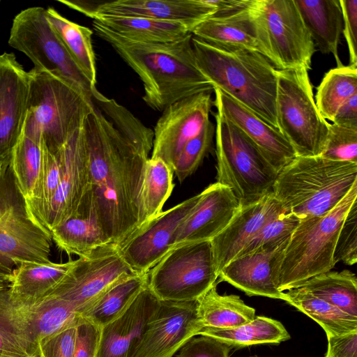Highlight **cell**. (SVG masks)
Instances as JSON below:
<instances>
[{"label": "cell", "mask_w": 357, "mask_h": 357, "mask_svg": "<svg viewBox=\"0 0 357 357\" xmlns=\"http://www.w3.org/2000/svg\"><path fill=\"white\" fill-rule=\"evenodd\" d=\"M75 260L66 263L23 262L9 277L8 291L14 301L34 303L49 296L70 271Z\"/></svg>", "instance_id": "26"}, {"label": "cell", "mask_w": 357, "mask_h": 357, "mask_svg": "<svg viewBox=\"0 0 357 357\" xmlns=\"http://www.w3.org/2000/svg\"><path fill=\"white\" fill-rule=\"evenodd\" d=\"M95 20L126 38L142 43H170L182 39L191 33L184 24L170 21L116 17H100Z\"/></svg>", "instance_id": "31"}, {"label": "cell", "mask_w": 357, "mask_h": 357, "mask_svg": "<svg viewBox=\"0 0 357 357\" xmlns=\"http://www.w3.org/2000/svg\"><path fill=\"white\" fill-rule=\"evenodd\" d=\"M198 198L199 194L162 211L118 245L123 259L135 273H148L172 249L177 228Z\"/></svg>", "instance_id": "17"}, {"label": "cell", "mask_w": 357, "mask_h": 357, "mask_svg": "<svg viewBox=\"0 0 357 357\" xmlns=\"http://www.w3.org/2000/svg\"><path fill=\"white\" fill-rule=\"evenodd\" d=\"M332 123L357 127V93L339 107Z\"/></svg>", "instance_id": "50"}, {"label": "cell", "mask_w": 357, "mask_h": 357, "mask_svg": "<svg viewBox=\"0 0 357 357\" xmlns=\"http://www.w3.org/2000/svg\"><path fill=\"white\" fill-rule=\"evenodd\" d=\"M315 47L323 54H332L337 67L343 66L338 45L343 30L340 0H294Z\"/></svg>", "instance_id": "27"}, {"label": "cell", "mask_w": 357, "mask_h": 357, "mask_svg": "<svg viewBox=\"0 0 357 357\" xmlns=\"http://www.w3.org/2000/svg\"><path fill=\"white\" fill-rule=\"evenodd\" d=\"M252 357H258V356H252Z\"/></svg>", "instance_id": "53"}, {"label": "cell", "mask_w": 357, "mask_h": 357, "mask_svg": "<svg viewBox=\"0 0 357 357\" xmlns=\"http://www.w3.org/2000/svg\"><path fill=\"white\" fill-rule=\"evenodd\" d=\"M42 7H30L13 19L8 38L10 47L22 52L34 68L74 86L89 99L100 93L73 59L47 20Z\"/></svg>", "instance_id": "10"}, {"label": "cell", "mask_w": 357, "mask_h": 357, "mask_svg": "<svg viewBox=\"0 0 357 357\" xmlns=\"http://www.w3.org/2000/svg\"><path fill=\"white\" fill-rule=\"evenodd\" d=\"M212 104L211 92L204 91L167 107L153 130L151 158L161 159L173 170L175 161L184 146L210 121Z\"/></svg>", "instance_id": "16"}, {"label": "cell", "mask_w": 357, "mask_h": 357, "mask_svg": "<svg viewBox=\"0 0 357 357\" xmlns=\"http://www.w3.org/2000/svg\"><path fill=\"white\" fill-rule=\"evenodd\" d=\"M298 287L357 317V278L351 271L322 273L308 279Z\"/></svg>", "instance_id": "36"}, {"label": "cell", "mask_w": 357, "mask_h": 357, "mask_svg": "<svg viewBox=\"0 0 357 357\" xmlns=\"http://www.w3.org/2000/svg\"><path fill=\"white\" fill-rule=\"evenodd\" d=\"M217 113L242 131L278 173L296 157L289 142L276 129L218 89L213 88Z\"/></svg>", "instance_id": "23"}, {"label": "cell", "mask_w": 357, "mask_h": 357, "mask_svg": "<svg viewBox=\"0 0 357 357\" xmlns=\"http://www.w3.org/2000/svg\"><path fill=\"white\" fill-rule=\"evenodd\" d=\"M41 143L22 133L14 146L9 162L16 187L24 198L29 200L36 188L42 167Z\"/></svg>", "instance_id": "39"}, {"label": "cell", "mask_w": 357, "mask_h": 357, "mask_svg": "<svg viewBox=\"0 0 357 357\" xmlns=\"http://www.w3.org/2000/svg\"><path fill=\"white\" fill-rule=\"evenodd\" d=\"M101 328L82 318L77 326L75 347L73 357H96Z\"/></svg>", "instance_id": "46"}, {"label": "cell", "mask_w": 357, "mask_h": 357, "mask_svg": "<svg viewBox=\"0 0 357 357\" xmlns=\"http://www.w3.org/2000/svg\"><path fill=\"white\" fill-rule=\"evenodd\" d=\"M147 287L148 273L126 277L98 297L81 318L102 328L121 316Z\"/></svg>", "instance_id": "29"}, {"label": "cell", "mask_w": 357, "mask_h": 357, "mask_svg": "<svg viewBox=\"0 0 357 357\" xmlns=\"http://www.w3.org/2000/svg\"><path fill=\"white\" fill-rule=\"evenodd\" d=\"M231 190L217 182L199 194L189 214L177 228L172 249L185 243L211 241L241 208Z\"/></svg>", "instance_id": "22"}, {"label": "cell", "mask_w": 357, "mask_h": 357, "mask_svg": "<svg viewBox=\"0 0 357 357\" xmlns=\"http://www.w3.org/2000/svg\"><path fill=\"white\" fill-rule=\"evenodd\" d=\"M0 3H1V1H0Z\"/></svg>", "instance_id": "54"}, {"label": "cell", "mask_w": 357, "mask_h": 357, "mask_svg": "<svg viewBox=\"0 0 357 357\" xmlns=\"http://www.w3.org/2000/svg\"><path fill=\"white\" fill-rule=\"evenodd\" d=\"M135 273L123 259L118 245L108 243L79 257L49 295L70 303L80 315L105 291Z\"/></svg>", "instance_id": "13"}, {"label": "cell", "mask_w": 357, "mask_h": 357, "mask_svg": "<svg viewBox=\"0 0 357 357\" xmlns=\"http://www.w3.org/2000/svg\"><path fill=\"white\" fill-rule=\"evenodd\" d=\"M51 27L91 84L97 83L96 56L93 48V31L61 15L53 8L45 10Z\"/></svg>", "instance_id": "33"}, {"label": "cell", "mask_w": 357, "mask_h": 357, "mask_svg": "<svg viewBox=\"0 0 357 357\" xmlns=\"http://www.w3.org/2000/svg\"><path fill=\"white\" fill-rule=\"evenodd\" d=\"M77 326L67 328L42 340L38 346V357H73L77 336Z\"/></svg>", "instance_id": "44"}, {"label": "cell", "mask_w": 357, "mask_h": 357, "mask_svg": "<svg viewBox=\"0 0 357 357\" xmlns=\"http://www.w3.org/2000/svg\"><path fill=\"white\" fill-rule=\"evenodd\" d=\"M93 27L139 77L142 98L151 109L163 111L181 99L213 91L197 66L191 33L174 42L148 43L126 38L95 20Z\"/></svg>", "instance_id": "2"}, {"label": "cell", "mask_w": 357, "mask_h": 357, "mask_svg": "<svg viewBox=\"0 0 357 357\" xmlns=\"http://www.w3.org/2000/svg\"><path fill=\"white\" fill-rule=\"evenodd\" d=\"M52 238L29 217L9 167L0 180V268L12 272L23 262H50Z\"/></svg>", "instance_id": "12"}, {"label": "cell", "mask_w": 357, "mask_h": 357, "mask_svg": "<svg viewBox=\"0 0 357 357\" xmlns=\"http://www.w3.org/2000/svg\"><path fill=\"white\" fill-rule=\"evenodd\" d=\"M321 156L335 161L357 163V127L329 123Z\"/></svg>", "instance_id": "41"}, {"label": "cell", "mask_w": 357, "mask_h": 357, "mask_svg": "<svg viewBox=\"0 0 357 357\" xmlns=\"http://www.w3.org/2000/svg\"><path fill=\"white\" fill-rule=\"evenodd\" d=\"M0 307L32 357H38L42 340L77 325L81 319L66 301L47 296L34 303H18L10 298L8 287L0 290Z\"/></svg>", "instance_id": "15"}, {"label": "cell", "mask_w": 357, "mask_h": 357, "mask_svg": "<svg viewBox=\"0 0 357 357\" xmlns=\"http://www.w3.org/2000/svg\"><path fill=\"white\" fill-rule=\"evenodd\" d=\"M275 109L278 129L296 156L321 155L329 123L316 105L306 68L278 70Z\"/></svg>", "instance_id": "9"}, {"label": "cell", "mask_w": 357, "mask_h": 357, "mask_svg": "<svg viewBox=\"0 0 357 357\" xmlns=\"http://www.w3.org/2000/svg\"><path fill=\"white\" fill-rule=\"evenodd\" d=\"M211 241L185 243L171 249L148 272V287L160 301H198L214 284Z\"/></svg>", "instance_id": "11"}, {"label": "cell", "mask_w": 357, "mask_h": 357, "mask_svg": "<svg viewBox=\"0 0 357 357\" xmlns=\"http://www.w3.org/2000/svg\"><path fill=\"white\" fill-rule=\"evenodd\" d=\"M160 300L147 287L119 318L101 328L96 357H135Z\"/></svg>", "instance_id": "25"}, {"label": "cell", "mask_w": 357, "mask_h": 357, "mask_svg": "<svg viewBox=\"0 0 357 357\" xmlns=\"http://www.w3.org/2000/svg\"><path fill=\"white\" fill-rule=\"evenodd\" d=\"M289 237L236 257L219 273L220 281L229 283L249 296L282 300L283 292L277 289L276 281Z\"/></svg>", "instance_id": "21"}, {"label": "cell", "mask_w": 357, "mask_h": 357, "mask_svg": "<svg viewBox=\"0 0 357 357\" xmlns=\"http://www.w3.org/2000/svg\"><path fill=\"white\" fill-rule=\"evenodd\" d=\"M247 7L208 18L192 31V36L215 46L261 54Z\"/></svg>", "instance_id": "28"}, {"label": "cell", "mask_w": 357, "mask_h": 357, "mask_svg": "<svg viewBox=\"0 0 357 357\" xmlns=\"http://www.w3.org/2000/svg\"><path fill=\"white\" fill-rule=\"evenodd\" d=\"M4 167H5V165L2 162H0V180L2 176V174H3Z\"/></svg>", "instance_id": "52"}, {"label": "cell", "mask_w": 357, "mask_h": 357, "mask_svg": "<svg viewBox=\"0 0 357 357\" xmlns=\"http://www.w3.org/2000/svg\"><path fill=\"white\" fill-rule=\"evenodd\" d=\"M82 126L61 147L63 159L61 179L40 225L50 234L53 228L77 213L89 187V169Z\"/></svg>", "instance_id": "20"}, {"label": "cell", "mask_w": 357, "mask_h": 357, "mask_svg": "<svg viewBox=\"0 0 357 357\" xmlns=\"http://www.w3.org/2000/svg\"><path fill=\"white\" fill-rule=\"evenodd\" d=\"M357 182V163L296 156L278 174L273 194L300 220L332 210Z\"/></svg>", "instance_id": "4"}, {"label": "cell", "mask_w": 357, "mask_h": 357, "mask_svg": "<svg viewBox=\"0 0 357 357\" xmlns=\"http://www.w3.org/2000/svg\"><path fill=\"white\" fill-rule=\"evenodd\" d=\"M198 335L213 337L231 348L238 349L260 344H279L291 338L280 321L264 316H257L236 328L204 327Z\"/></svg>", "instance_id": "30"}, {"label": "cell", "mask_w": 357, "mask_h": 357, "mask_svg": "<svg viewBox=\"0 0 357 357\" xmlns=\"http://www.w3.org/2000/svg\"><path fill=\"white\" fill-rule=\"evenodd\" d=\"M59 2L93 20L106 17H142L179 22L190 32L218 12V0H117L98 3L91 8L79 1Z\"/></svg>", "instance_id": "14"}, {"label": "cell", "mask_w": 357, "mask_h": 357, "mask_svg": "<svg viewBox=\"0 0 357 357\" xmlns=\"http://www.w3.org/2000/svg\"><path fill=\"white\" fill-rule=\"evenodd\" d=\"M217 183L229 188L241 206L273 192L278 172L236 126L216 113Z\"/></svg>", "instance_id": "8"}, {"label": "cell", "mask_w": 357, "mask_h": 357, "mask_svg": "<svg viewBox=\"0 0 357 357\" xmlns=\"http://www.w3.org/2000/svg\"><path fill=\"white\" fill-rule=\"evenodd\" d=\"M82 132L89 183L77 213L93 220L119 245L139 226V198L153 131L105 96L92 98Z\"/></svg>", "instance_id": "1"}, {"label": "cell", "mask_w": 357, "mask_h": 357, "mask_svg": "<svg viewBox=\"0 0 357 357\" xmlns=\"http://www.w3.org/2000/svg\"><path fill=\"white\" fill-rule=\"evenodd\" d=\"M29 74L28 108L22 133L56 151L81 127L92 109V99L47 72L33 68Z\"/></svg>", "instance_id": "5"}, {"label": "cell", "mask_w": 357, "mask_h": 357, "mask_svg": "<svg viewBox=\"0 0 357 357\" xmlns=\"http://www.w3.org/2000/svg\"><path fill=\"white\" fill-rule=\"evenodd\" d=\"M299 222L300 220L291 213H281L264 225L237 256L247 254L261 246L275 243L289 238Z\"/></svg>", "instance_id": "42"}, {"label": "cell", "mask_w": 357, "mask_h": 357, "mask_svg": "<svg viewBox=\"0 0 357 357\" xmlns=\"http://www.w3.org/2000/svg\"><path fill=\"white\" fill-rule=\"evenodd\" d=\"M343 17L342 33L347 41L349 64H357V0H340Z\"/></svg>", "instance_id": "48"}, {"label": "cell", "mask_w": 357, "mask_h": 357, "mask_svg": "<svg viewBox=\"0 0 357 357\" xmlns=\"http://www.w3.org/2000/svg\"><path fill=\"white\" fill-rule=\"evenodd\" d=\"M173 174V170L161 159L147 160L139 192L138 228L162 212L174 186Z\"/></svg>", "instance_id": "35"}, {"label": "cell", "mask_w": 357, "mask_h": 357, "mask_svg": "<svg viewBox=\"0 0 357 357\" xmlns=\"http://www.w3.org/2000/svg\"><path fill=\"white\" fill-rule=\"evenodd\" d=\"M214 284L198 301V314L204 327L231 328L252 321L255 310L237 295H221Z\"/></svg>", "instance_id": "32"}, {"label": "cell", "mask_w": 357, "mask_h": 357, "mask_svg": "<svg viewBox=\"0 0 357 357\" xmlns=\"http://www.w3.org/2000/svg\"><path fill=\"white\" fill-rule=\"evenodd\" d=\"M29 74L13 53L0 54V162L8 165L28 108Z\"/></svg>", "instance_id": "19"}, {"label": "cell", "mask_w": 357, "mask_h": 357, "mask_svg": "<svg viewBox=\"0 0 357 357\" xmlns=\"http://www.w3.org/2000/svg\"><path fill=\"white\" fill-rule=\"evenodd\" d=\"M314 320L328 335H342L357 331V317L317 298L300 287L283 291L282 298Z\"/></svg>", "instance_id": "34"}, {"label": "cell", "mask_w": 357, "mask_h": 357, "mask_svg": "<svg viewBox=\"0 0 357 357\" xmlns=\"http://www.w3.org/2000/svg\"><path fill=\"white\" fill-rule=\"evenodd\" d=\"M11 272L0 268V290L7 288Z\"/></svg>", "instance_id": "51"}, {"label": "cell", "mask_w": 357, "mask_h": 357, "mask_svg": "<svg viewBox=\"0 0 357 357\" xmlns=\"http://www.w3.org/2000/svg\"><path fill=\"white\" fill-rule=\"evenodd\" d=\"M231 349L213 337L195 336L180 349L176 357H229Z\"/></svg>", "instance_id": "45"}, {"label": "cell", "mask_w": 357, "mask_h": 357, "mask_svg": "<svg viewBox=\"0 0 357 357\" xmlns=\"http://www.w3.org/2000/svg\"><path fill=\"white\" fill-rule=\"evenodd\" d=\"M0 357H32L1 307Z\"/></svg>", "instance_id": "47"}, {"label": "cell", "mask_w": 357, "mask_h": 357, "mask_svg": "<svg viewBox=\"0 0 357 357\" xmlns=\"http://www.w3.org/2000/svg\"><path fill=\"white\" fill-rule=\"evenodd\" d=\"M50 234L60 250L79 257H86L96 248L112 243L93 220L80 215L53 228Z\"/></svg>", "instance_id": "37"}, {"label": "cell", "mask_w": 357, "mask_h": 357, "mask_svg": "<svg viewBox=\"0 0 357 357\" xmlns=\"http://www.w3.org/2000/svg\"><path fill=\"white\" fill-rule=\"evenodd\" d=\"M247 8L261 54L277 70L312 69L315 45L294 0H250Z\"/></svg>", "instance_id": "7"}, {"label": "cell", "mask_w": 357, "mask_h": 357, "mask_svg": "<svg viewBox=\"0 0 357 357\" xmlns=\"http://www.w3.org/2000/svg\"><path fill=\"white\" fill-rule=\"evenodd\" d=\"M333 261L335 264L342 261L349 266L357 261V201L352 204L340 230Z\"/></svg>", "instance_id": "43"}, {"label": "cell", "mask_w": 357, "mask_h": 357, "mask_svg": "<svg viewBox=\"0 0 357 357\" xmlns=\"http://www.w3.org/2000/svg\"><path fill=\"white\" fill-rule=\"evenodd\" d=\"M357 93V64L336 67L328 71L317 88L315 103L326 121L333 122L339 107Z\"/></svg>", "instance_id": "38"}, {"label": "cell", "mask_w": 357, "mask_h": 357, "mask_svg": "<svg viewBox=\"0 0 357 357\" xmlns=\"http://www.w3.org/2000/svg\"><path fill=\"white\" fill-rule=\"evenodd\" d=\"M192 45L197 66L213 88L278 129V70L264 56L243 48L215 46L193 36Z\"/></svg>", "instance_id": "3"}, {"label": "cell", "mask_w": 357, "mask_h": 357, "mask_svg": "<svg viewBox=\"0 0 357 357\" xmlns=\"http://www.w3.org/2000/svg\"><path fill=\"white\" fill-rule=\"evenodd\" d=\"M325 357H357V331L342 335H328Z\"/></svg>", "instance_id": "49"}, {"label": "cell", "mask_w": 357, "mask_h": 357, "mask_svg": "<svg viewBox=\"0 0 357 357\" xmlns=\"http://www.w3.org/2000/svg\"><path fill=\"white\" fill-rule=\"evenodd\" d=\"M285 211L273 192L241 206L227 227L211 241L218 275L264 225Z\"/></svg>", "instance_id": "24"}, {"label": "cell", "mask_w": 357, "mask_h": 357, "mask_svg": "<svg viewBox=\"0 0 357 357\" xmlns=\"http://www.w3.org/2000/svg\"><path fill=\"white\" fill-rule=\"evenodd\" d=\"M215 131V126L208 121L201 132L184 146L173 167L179 182L192 175L202 164L211 146Z\"/></svg>", "instance_id": "40"}, {"label": "cell", "mask_w": 357, "mask_h": 357, "mask_svg": "<svg viewBox=\"0 0 357 357\" xmlns=\"http://www.w3.org/2000/svg\"><path fill=\"white\" fill-rule=\"evenodd\" d=\"M356 199L357 182L328 213L300 220L282 253L276 281L280 291L297 288L312 277L333 268L337 236Z\"/></svg>", "instance_id": "6"}, {"label": "cell", "mask_w": 357, "mask_h": 357, "mask_svg": "<svg viewBox=\"0 0 357 357\" xmlns=\"http://www.w3.org/2000/svg\"><path fill=\"white\" fill-rule=\"evenodd\" d=\"M202 328L197 301L160 300L135 357H172Z\"/></svg>", "instance_id": "18"}]
</instances>
